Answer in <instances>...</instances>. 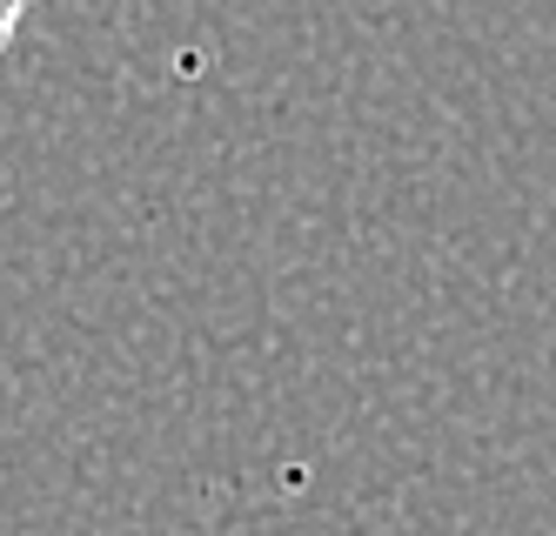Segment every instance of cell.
Listing matches in <instances>:
<instances>
[{
	"mask_svg": "<svg viewBox=\"0 0 556 536\" xmlns=\"http://www.w3.org/2000/svg\"><path fill=\"white\" fill-rule=\"evenodd\" d=\"M21 8H27V0H0V54H8V40L21 27Z\"/></svg>",
	"mask_w": 556,
	"mask_h": 536,
	"instance_id": "6da1fadb",
	"label": "cell"
}]
</instances>
